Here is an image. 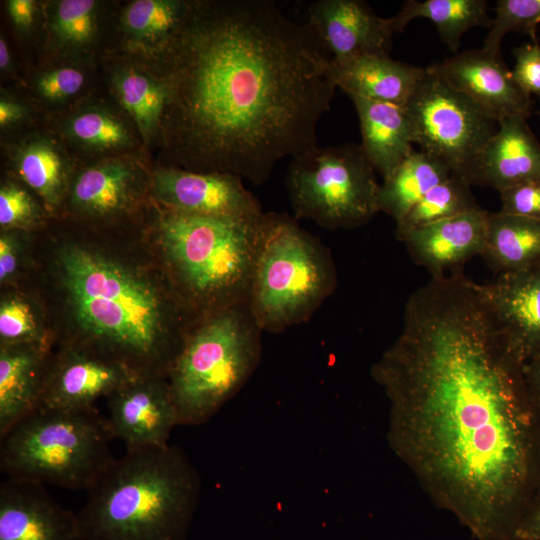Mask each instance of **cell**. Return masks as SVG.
Listing matches in <instances>:
<instances>
[{
    "instance_id": "24",
    "label": "cell",
    "mask_w": 540,
    "mask_h": 540,
    "mask_svg": "<svg viewBox=\"0 0 540 540\" xmlns=\"http://www.w3.org/2000/svg\"><path fill=\"white\" fill-rule=\"evenodd\" d=\"M451 175L444 163L413 149L379 185V212L391 216L397 224L433 187Z\"/></svg>"
},
{
    "instance_id": "22",
    "label": "cell",
    "mask_w": 540,
    "mask_h": 540,
    "mask_svg": "<svg viewBox=\"0 0 540 540\" xmlns=\"http://www.w3.org/2000/svg\"><path fill=\"white\" fill-rule=\"evenodd\" d=\"M46 373L45 347L1 346L0 435L41 405Z\"/></svg>"
},
{
    "instance_id": "37",
    "label": "cell",
    "mask_w": 540,
    "mask_h": 540,
    "mask_svg": "<svg viewBox=\"0 0 540 540\" xmlns=\"http://www.w3.org/2000/svg\"><path fill=\"white\" fill-rule=\"evenodd\" d=\"M515 66L512 74L518 86L529 96L540 99V45L524 44L513 50Z\"/></svg>"
},
{
    "instance_id": "11",
    "label": "cell",
    "mask_w": 540,
    "mask_h": 540,
    "mask_svg": "<svg viewBox=\"0 0 540 540\" xmlns=\"http://www.w3.org/2000/svg\"><path fill=\"white\" fill-rule=\"evenodd\" d=\"M453 89L462 93L497 121L530 116L532 101L515 82L501 53L483 48L467 50L432 65Z\"/></svg>"
},
{
    "instance_id": "19",
    "label": "cell",
    "mask_w": 540,
    "mask_h": 540,
    "mask_svg": "<svg viewBox=\"0 0 540 540\" xmlns=\"http://www.w3.org/2000/svg\"><path fill=\"white\" fill-rule=\"evenodd\" d=\"M540 180V143L523 117L498 121V129L484 146L469 184L498 192L517 184Z\"/></svg>"
},
{
    "instance_id": "2",
    "label": "cell",
    "mask_w": 540,
    "mask_h": 540,
    "mask_svg": "<svg viewBox=\"0 0 540 540\" xmlns=\"http://www.w3.org/2000/svg\"><path fill=\"white\" fill-rule=\"evenodd\" d=\"M170 149L188 170L260 185L317 146L337 86L306 23L269 0L190 4L166 61Z\"/></svg>"
},
{
    "instance_id": "25",
    "label": "cell",
    "mask_w": 540,
    "mask_h": 540,
    "mask_svg": "<svg viewBox=\"0 0 540 540\" xmlns=\"http://www.w3.org/2000/svg\"><path fill=\"white\" fill-rule=\"evenodd\" d=\"M418 17L431 21L441 40L453 52L458 51L467 30L477 26L490 28L493 21L485 0H408L389 20L394 32H402Z\"/></svg>"
},
{
    "instance_id": "38",
    "label": "cell",
    "mask_w": 540,
    "mask_h": 540,
    "mask_svg": "<svg viewBox=\"0 0 540 540\" xmlns=\"http://www.w3.org/2000/svg\"><path fill=\"white\" fill-rule=\"evenodd\" d=\"M84 84V75L66 67L43 75L38 81L40 93L48 99H61L77 93Z\"/></svg>"
},
{
    "instance_id": "21",
    "label": "cell",
    "mask_w": 540,
    "mask_h": 540,
    "mask_svg": "<svg viewBox=\"0 0 540 540\" xmlns=\"http://www.w3.org/2000/svg\"><path fill=\"white\" fill-rule=\"evenodd\" d=\"M358 115L361 147L383 179L413 151V126L406 105L350 97Z\"/></svg>"
},
{
    "instance_id": "1",
    "label": "cell",
    "mask_w": 540,
    "mask_h": 540,
    "mask_svg": "<svg viewBox=\"0 0 540 540\" xmlns=\"http://www.w3.org/2000/svg\"><path fill=\"white\" fill-rule=\"evenodd\" d=\"M524 363L463 271L408 298L403 327L371 375L387 441L434 504L476 540H514L540 488V421Z\"/></svg>"
},
{
    "instance_id": "13",
    "label": "cell",
    "mask_w": 540,
    "mask_h": 540,
    "mask_svg": "<svg viewBox=\"0 0 540 540\" xmlns=\"http://www.w3.org/2000/svg\"><path fill=\"white\" fill-rule=\"evenodd\" d=\"M306 24L334 62L369 54L389 55L393 28L361 0H318Z\"/></svg>"
},
{
    "instance_id": "9",
    "label": "cell",
    "mask_w": 540,
    "mask_h": 540,
    "mask_svg": "<svg viewBox=\"0 0 540 540\" xmlns=\"http://www.w3.org/2000/svg\"><path fill=\"white\" fill-rule=\"evenodd\" d=\"M286 187L295 217L325 229H354L379 212L375 169L361 145H317L292 158Z\"/></svg>"
},
{
    "instance_id": "20",
    "label": "cell",
    "mask_w": 540,
    "mask_h": 540,
    "mask_svg": "<svg viewBox=\"0 0 540 540\" xmlns=\"http://www.w3.org/2000/svg\"><path fill=\"white\" fill-rule=\"evenodd\" d=\"M337 88L350 97L406 105L416 90L425 68L392 59L385 54H369L334 62Z\"/></svg>"
},
{
    "instance_id": "35",
    "label": "cell",
    "mask_w": 540,
    "mask_h": 540,
    "mask_svg": "<svg viewBox=\"0 0 540 540\" xmlns=\"http://www.w3.org/2000/svg\"><path fill=\"white\" fill-rule=\"evenodd\" d=\"M500 212L540 220V180H531L499 192Z\"/></svg>"
},
{
    "instance_id": "6",
    "label": "cell",
    "mask_w": 540,
    "mask_h": 540,
    "mask_svg": "<svg viewBox=\"0 0 540 540\" xmlns=\"http://www.w3.org/2000/svg\"><path fill=\"white\" fill-rule=\"evenodd\" d=\"M336 285L330 251L295 218L264 212L248 297L260 330L279 333L308 321Z\"/></svg>"
},
{
    "instance_id": "12",
    "label": "cell",
    "mask_w": 540,
    "mask_h": 540,
    "mask_svg": "<svg viewBox=\"0 0 540 540\" xmlns=\"http://www.w3.org/2000/svg\"><path fill=\"white\" fill-rule=\"evenodd\" d=\"M108 399L109 426L126 450L169 444L179 422L168 382L161 376H136Z\"/></svg>"
},
{
    "instance_id": "39",
    "label": "cell",
    "mask_w": 540,
    "mask_h": 540,
    "mask_svg": "<svg viewBox=\"0 0 540 540\" xmlns=\"http://www.w3.org/2000/svg\"><path fill=\"white\" fill-rule=\"evenodd\" d=\"M514 540H540V488L522 518Z\"/></svg>"
},
{
    "instance_id": "32",
    "label": "cell",
    "mask_w": 540,
    "mask_h": 540,
    "mask_svg": "<svg viewBox=\"0 0 540 540\" xmlns=\"http://www.w3.org/2000/svg\"><path fill=\"white\" fill-rule=\"evenodd\" d=\"M70 131L79 141L100 149L123 147L130 140L128 131L120 121L97 111L74 117Z\"/></svg>"
},
{
    "instance_id": "30",
    "label": "cell",
    "mask_w": 540,
    "mask_h": 540,
    "mask_svg": "<svg viewBox=\"0 0 540 540\" xmlns=\"http://www.w3.org/2000/svg\"><path fill=\"white\" fill-rule=\"evenodd\" d=\"M190 4L163 0H137L124 14V23L135 36L143 39L168 38L182 27Z\"/></svg>"
},
{
    "instance_id": "44",
    "label": "cell",
    "mask_w": 540,
    "mask_h": 540,
    "mask_svg": "<svg viewBox=\"0 0 540 540\" xmlns=\"http://www.w3.org/2000/svg\"><path fill=\"white\" fill-rule=\"evenodd\" d=\"M9 51L3 38L0 39V67L5 69L9 64Z\"/></svg>"
},
{
    "instance_id": "41",
    "label": "cell",
    "mask_w": 540,
    "mask_h": 540,
    "mask_svg": "<svg viewBox=\"0 0 540 540\" xmlns=\"http://www.w3.org/2000/svg\"><path fill=\"white\" fill-rule=\"evenodd\" d=\"M16 244L12 238L2 235L0 238V280H7L16 270Z\"/></svg>"
},
{
    "instance_id": "15",
    "label": "cell",
    "mask_w": 540,
    "mask_h": 540,
    "mask_svg": "<svg viewBox=\"0 0 540 540\" xmlns=\"http://www.w3.org/2000/svg\"><path fill=\"white\" fill-rule=\"evenodd\" d=\"M510 350L524 364L540 357V264L481 284Z\"/></svg>"
},
{
    "instance_id": "10",
    "label": "cell",
    "mask_w": 540,
    "mask_h": 540,
    "mask_svg": "<svg viewBox=\"0 0 540 540\" xmlns=\"http://www.w3.org/2000/svg\"><path fill=\"white\" fill-rule=\"evenodd\" d=\"M406 107L412 120L413 142L469 184L484 146L498 129V121L449 86L432 66L425 68Z\"/></svg>"
},
{
    "instance_id": "23",
    "label": "cell",
    "mask_w": 540,
    "mask_h": 540,
    "mask_svg": "<svg viewBox=\"0 0 540 540\" xmlns=\"http://www.w3.org/2000/svg\"><path fill=\"white\" fill-rule=\"evenodd\" d=\"M481 256L498 274L540 264V220L489 213Z\"/></svg>"
},
{
    "instance_id": "42",
    "label": "cell",
    "mask_w": 540,
    "mask_h": 540,
    "mask_svg": "<svg viewBox=\"0 0 540 540\" xmlns=\"http://www.w3.org/2000/svg\"><path fill=\"white\" fill-rule=\"evenodd\" d=\"M8 11L15 24L27 26L33 21L35 5L31 0H11Z\"/></svg>"
},
{
    "instance_id": "36",
    "label": "cell",
    "mask_w": 540,
    "mask_h": 540,
    "mask_svg": "<svg viewBox=\"0 0 540 540\" xmlns=\"http://www.w3.org/2000/svg\"><path fill=\"white\" fill-rule=\"evenodd\" d=\"M36 215V207L29 194L15 184L0 189V224L16 227L29 223Z\"/></svg>"
},
{
    "instance_id": "3",
    "label": "cell",
    "mask_w": 540,
    "mask_h": 540,
    "mask_svg": "<svg viewBox=\"0 0 540 540\" xmlns=\"http://www.w3.org/2000/svg\"><path fill=\"white\" fill-rule=\"evenodd\" d=\"M201 490L177 446L126 450L87 491L77 513L82 540H185Z\"/></svg>"
},
{
    "instance_id": "33",
    "label": "cell",
    "mask_w": 540,
    "mask_h": 540,
    "mask_svg": "<svg viewBox=\"0 0 540 540\" xmlns=\"http://www.w3.org/2000/svg\"><path fill=\"white\" fill-rule=\"evenodd\" d=\"M0 335L2 345L29 344L44 347L31 308L21 299L11 298L2 302Z\"/></svg>"
},
{
    "instance_id": "4",
    "label": "cell",
    "mask_w": 540,
    "mask_h": 540,
    "mask_svg": "<svg viewBox=\"0 0 540 540\" xmlns=\"http://www.w3.org/2000/svg\"><path fill=\"white\" fill-rule=\"evenodd\" d=\"M61 267L90 351L139 376L168 375L177 353L169 348L153 289L119 264L77 246L62 252Z\"/></svg>"
},
{
    "instance_id": "31",
    "label": "cell",
    "mask_w": 540,
    "mask_h": 540,
    "mask_svg": "<svg viewBox=\"0 0 540 540\" xmlns=\"http://www.w3.org/2000/svg\"><path fill=\"white\" fill-rule=\"evenodd\" d=\"M540 24V0H498L490 30L484 40L483 49L501 53V42L509 32H520L537 42Z\"/></svg>"
},
{
    "instance_id": "26",
    "label": "cell",
    "mask_w": 540,
    "mask_h": 540,
    "mask_svg": "<svg viewBox=\"0 0 540 540\" xmlns=\"http://www.w3.org/2000/svg\"><path fill=\"white\" fill-rule=\"evenodd\" d=\"M138 177L132 165L108 161L83 171L77 178L72 200L81 210L109 215L125 210L136 198Z\"/></svg>"
},
{
    "instance_id": "43",
    "label": "cell",
    "mask_w": 540,
    "mask_h": 540,
    "mask_svg": "<svg viewBox=\"0 0 540 540\" xmlns=\"http://www.w3.org/2000/svg\"><path fill=\"white\" fill-rule=\"evenodd\" d=\"M22 108L6 99L0 101V125L6 126L22 117Z\"/></svg>"
},
{
    "instance_id": "18",
    "label": "cell",
    "mask_w": 540,
    "mask_h": 540,
    "mask_svg": "<svg viewBox=\"0 0 540 540\" xmlns=\"http://www.w3.org/2000/svg\"><path fill=\"white\" fill-rule=\"evenodd\" d=\"M489 212L481 207L412 230L399 238L431 278L462 270L484 250Z\"/></svg>"
},
{
    "instance_id": "45",
    "label": "cell",
    "mask_w": 540,
    "mask_h": 540,
    "mask_svg": "<svg viewBox=\"0 0 540 540\" xmlns=\"http://www.w3.org/2000/svg\"><path fill=\"white\" fill-rule=\"evenodd\" d=\"M538 115H540V110L536 112Z\"/></svg>"
},
{
    "instance_id": "29",
    "label": "cell",
    "mask_w": 540,
    "mask_h": 540,
    "mask_svg": "<svg viewBox=\"0 0 540 540\" xmlns=\"http://www.w3.org/2000/svg\"><path fill=\"white\" fill-rule=\"evenodd\" d=\"M17 168L22 179L48 205L53 206L58 202L64 187L65 167L60 154L51 144L44 141L30 143L21 151Z\"/></svg>"
},
{
    "instance_id": "7",
    "label": "cell",
    "mask_w": 540,
    "mask_h": 540,
    "mask_svg": "<svg viewBox=\"0 0 540 540\" xmlns=\"http://www.w3.org/2000/svg\"><path fill=\"white\" fill-rule=\"evenodd\" d=\"M261 333L246 303L207 313L184 337L168 372L179 425L205 423L239 392L260 362Z\"/></svg>"
},
{
    "instance_id": "8",
    "label": "cell",
    "mask_w": 540,
    "mask_h": 540,
    "mask_svg": "<svg viewBox=\"0 0 540 540\" xmlns=\"http://www.w3.org/2000/svg\"><path fill=\"white\" fill-rule=\"evenodd\" d=\"M107 418L94 408L40 405L0 435V470L7 478L87 490L114 459Z\"/></svg>"
},
{
    "instance_id": "14",
    "label": "cell",
    "mask_w": 540,
    "mask_h": 540,
    "mask_svg": "<svg viewBox=\"0 0 540 540\" xmlns=\"http://www.w3.org/2000/svg\"><path fill=\"white\" fill-rule=\"evenodd\" d=\"M242 180L230 173L169 168L157 172L155 189L173 211L257 219L264 214L262 206Z\"/></svg>"
},
{
    "instance_id": "28",
    "label": "cell",
    "mask_w": 540,
    "mask_h": 540,
    "mask_svg": "<svg viewBox=\"0 0 540 540\" xmlns=\"http://www.w3.org/2000/svg\"><path fill=\"white\" fill-rule=\"evenodd\" d=\"M117 87L122 104L136 122L143 138L148 140L166 109L164 84H156L151 78L129 70L119 77Z\"/></svg>"
},
{
    "instance_id": "17",
    "label": "cell",
    "mask_w": 540,
    "mask_h": 540,
    "mask_svg": "<svg viewBox=\"0 0 540 540\" xmlns=\"http://www.w3.org/2000/svg\"><path fill=\"white\" fill-rule=\"evenodd\" d=\"M0 540H82L77 513L44 485L7 478L0 484Z\"/></svg>"
},
{
    "instance_id": "27",
    "label": "cell",
    "mask_w": 540,
    "mask_h": 540,
    "mask_svg": "<svg viewBox=\"0 0 540 540\" xmlns=\"http://www.w3.org/2000/svg\"><path fill=\"white\" fill-rule=\"evenodd\" d=\"M478 208L480 206L472 193L471 185L459 177L451 175L433 187L396 224V237L399 239L412 230Z\"/></svg>"
},
{
    "instance_id": "34",
    "label": "cell",
    "mask_w": 540,
    "mask_h": 540,
    "mask_svg": "<svg viewBox=\"0 0 540 540\" xmlns=\"http://www.w3.org/2000/svg\"><path fill=\"white\" fill-rule=\"evenodd\" d=\"M95 2L63 0L56 11V27L65 39L81 43L89 40L94 31Z\"/></svg>"
},
{
    "instance_id": "5",
    "label": "cell",
    "mask_w": 540,
    "mask_h": 540,
    "mask_svg": "<svg viewBox=\"0 0 540 540\" xmlns=\"http://www.w3.org/2000/svg\"><path fill=\"white\" fill-rule=\"evenodd\" d=\"M262 216L245 219L170 210L162 219L160 240L171 271L185 297L206 314L248 304Z\"/></svg>"
},
{
    "instance_id": "16",
    "label": "cell",
    "mask_w": 540,
    "mask_h": 540,
    "mask_svg": "<svg viewBox=\"0 0 540 540\" xmlns=\"http://www.w3.org/2000/svg\"><path fill=\"white\" fill-rule=\"evenodd\" d=\"M139 376L88 349H68L47 366L41 405L65 410L94 408L101 396Z\"/></svg>"
},
{
    "instance_id": "40",
    "label": "cell",
    "mask_w": 540,
    "mask_h": 540,
    "mask_svg": "<svg viewBox=\"0 0 540 540\" xmlns=\"http://www.w3.org/2000/svg\"><path fill=\"white\" fill-rule=\"evenodd\" d=\"M524 375L533 409L540 421V357L524 365Z\"/></svg>"
}]
</instances>
